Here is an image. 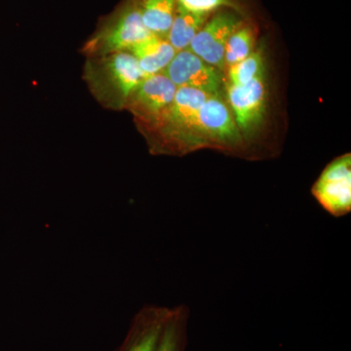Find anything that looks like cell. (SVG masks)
Returning a JSON list of instances; mask_svg holds the SVG:
<instances>
[{"mask_svg": "<svg viewBox=\"0 0 351 351\" xmlns=\"http://www.w3.org/2000/svg\"><path fill=\"white\" fill-rule=\"evenodd\" d=\"M173 307L147 304L134 316L119 351H157Z\"/></svg>", "mask_w": 351, "mask_h": 351, "instance_id": "9", "label": "cell"}, {"mask_svg": "<svg viewBox=\"0 0 351 351\" xmlns=\"http://www.w3.org/2000/svg\"><path fill=\"white\" fill-rule=\"evenodd\" d=\"M143 22L152 34L166 38L174 20L177 0H137Z\"/></svg>", "mask_w": 351, "mask_h": 351, "instance_id": "12", "label": "cell"}, {"mask_svg": "<svg viewBox=\"0 0 351 351\" xmlns=\"http://www.w3.org/2000/svg\"><path fill=\"white\" fill-rule=\"evenodd\" d=\"M219 71L186 49L175 55L162 73L177 87L191 88L209 96L221 97L223 77Z\"/></svg>", "mask_w": 351, "mask_h": 351, "instance_id": "7", "label": "cell"}, {"mask_svg": "<svg viewBox=\"0 0 351 351\" xmlns=\"http://www.w3.org/2000/svg\"><path fill=\"white\" fill-rule=\"evenodd\" d=\"M189 308L186 304L173 307L172 315L166 324L157 351H184Z\"/></svg>", "mask_w": 351, "mask_h": 351, "instance_id": "14", "label": "cell"}, {"mask_svg": "<svg viewBox=\"0 0 351 351\" xmlns=\"http://www.w3.org/2000/svg\"><path fill=\"white\" fill-rule=\"evenodd\" d=\"M129 52L137 59L147 76L163 73L177 54L166 38L152 34L134 46Z\"/></svg>", "mask_w": 351, "mask_h": 351, "instance_id": "11", "label": "cell"}, {"mask_svg": "<svg viewBox=\"0 0 351 351\" xmlns=\"http://www.w3.org/2000/svg\"><path fill=\"white\" fill-rule=\"evenodd\" d=\"M210 16L211 15L189 12L177 4L174 20L166 36L176 52L188 49L189 44L209 19Z\"/></svg>", "mask_w": 351, "mask_h": 351, "instance_id": "13", "label": "cell"}, {"mask_svg": "<svg viewBox=\"0 0 351 351\" xmlns=\"http://www.w3.org/2000/svg\"><path fill=\"white\" fill-rule=\"evenodd\" d=\"M243 25L239 14L233 10H221L210 16L201 27L188 49L199 57L205 63L223 71L226 69L225 51L230 36Z\"/></svg>", "mask_w": 351, "mask_h": 351, "instance_id": "5", "label": "cell"}, {"mask_svg": "<svg viewBox=\"0 0 351 351\" xmlns=\"http://www.w3.org/2000/svg\"><path fill=\"white\" fill-rule=\"evenodd\" d=\"M177 89L162 73L147 76L132 93L125 108L143 123L156 128L173 103Z\"/></svg>", "mask_w": 351, "mask_h": 351, "instance_id": "6", "label": "cell"}, {"mask_svg": "<svg viewBox=\"0 0 351 351\" xmlns=\"http://www.w3.org/2000/svg\"><path fill=\"white\" fill-rule=\"evenodd\" d=\"M209 95L178 87L174 100L156 129L160 131L167 152H184L193 149V132H196L197 115Z\"/></svg>", "mask_w": 351, "mask_h": 351, "instance_id": "2", "label": "cell"}, {"mask_svg": "<svg viewBox=\"0 0 351 351\" xmlns=\"http://www.w3.org/2000/svg\"><path fill=\"white\" fill-rule=\"evenodd\" d=\"M263 59L262 51L252 52L246 59L239 63L228 66V80L233 86L248 84L257 76L263 73Z\"/></svg>", "mask_w": 351, "mask_h": 351, "instance_id": "16", "label": "cell"}, {"mask_svg": "<svg viewBox=\"0 0 351 351\" xmlns=\"http://www.w3.org/2000/svg\"><path fill=\"white\" fill-rule=\"evenodd\" d=\"M230 110L239 130L250 134L263 119L265 110V84L263 73L248 84L228 86Z\"/></svg>", "mask_w": 351, "mask_h": 351, "instance_id": "10", "label": "cell"}, {"mask_svg": "<svg viewBox=\"0 0 351 351\" xmlns=\"http://www.w3.org/2000/svg\"><path fill=\"white\" fill-rule=\"evenodd\" d=\"M254 44H255V32L253 27L250 25H242L233 32L226 43V68L246 59L253 52Z\"/></svg>", "mask_w": 351, "mask_h": 351, "instance_id": "15", "label": "cell"}, {"mask_svg": "<svg viewBox=\"0 0 351 351\" xmlns=\"http://www.w3.org/2000/svg\"><path fill=\"white\" fill-rule=\"evenodd\" d=\"M145 27L136 4L124 7L84 46L88 57H101L113 53L129 52L138 43L152 36Z\"/></svg>", "mask_w": 351, "mask_h": 351, "instance_id": "3", "label": "cell"}, {"mask_svg": "<svg viewBox=\"0 0 351 351\" xmlns=\"http://www.w3.org/2000/svg\"><path fill=\"white\" fill-rule=\"evenodd\" d=\"M320 206L335 218L351 212L350 154L337 157L328 164L311 189Z\"/></svg>", "mask_w": 351, "mask_h": 351, "instance_id": "4", "label": "cell"}, {"mask_svg": "<svg viewBox=\"0 0 351 351\" xmlns=\"http://www.w3.org/2000/svg\"><path fill=\"white\" fill-rule=\"evenodd\" d=\"M197 131L209 142L228 149L234 151L243 143L232 110L221 97L209 96L204 101L197 115Z\"/></svg>", "mask_w": 351, "mask_h": 351, "instance_id": "8", "label": "cell"}, {"mask_svg": "<svg viewBox=\"0 0 351 351\" xmlns=\"http://www.w3.org/2000/svg\"><path fill=\"white\" fill-rule=\"evenodd\" d=\"M178 6L189 12L211 15L221 9L240 12V7L234 0H177Z\"/></svg>", "mask_w": 351, "mask_h": 351, "instance_id": "17", "label": "cell"}, {"mask_svg": "<svg viewBox=\"0 0 351 351\" xmlns=\"http://www.w3.org/2000/svg\"><path fill=\"white\" fill-rule=\"evenodd\" d=\"M84 77L101 105L121 110L147 75L130 52H119L89 58Z\"/></svg>", "mask_w": 351, "mask_h": 351, "instance_id": "1", "label": "cell"}]
</instances>
